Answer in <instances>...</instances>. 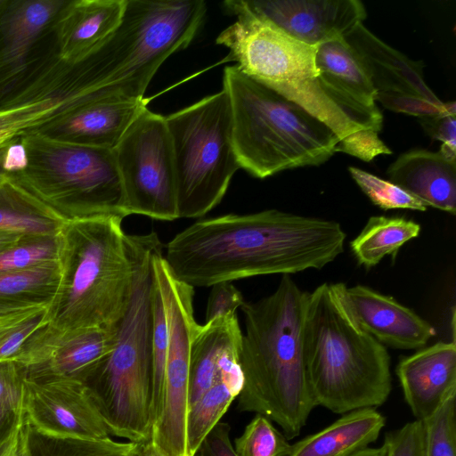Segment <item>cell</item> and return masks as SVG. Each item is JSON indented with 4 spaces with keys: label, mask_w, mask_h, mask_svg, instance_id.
Instances as JSON below:
<instances>
[{
    "label": "cell",
    "mask_w": 456,
    "mask_h": 456,
    "mask_svg": "<svg viewBox=\"0 0 456 456\" xmlns=\"http://www.w3.org/2000/svg\"><path fill=\"white\" fill-rule=\"evenodd\" d=\"M426 133L442 142L440 152L448 159L456 161V113L442 112L419 118Z\"/></svg>",
    "instance_id": "obj_37"
},
{
    "label": "cell",
    "mask_w": 456,
    "mask_h": 456,
    "mask_svg": "<svg viewBox=\"0 0 456 456\" xmlns=\"http://www.w3.org/2000/svg\"><path fill=\"white\" fill-rule=\"evenodd\" d=\"M166 118L177 184L178 218H200L220 203L240 168L228 95L220 92Z\"/></svg>",
    "instance_id": "obj_9"
},
{
    "label": "cell",
    "mask_w": 456,
    "mask_h": 456,
    "mask_svg": "<svg viewBox=\"0 0 456 456\" xmlns=\"http://www.w3.org/2000/svg\"><path fill=\"white\" fill-rule=\"evenodd\" d=\"M338 151L367 162L379 155L392 153V151L379 138V132L374 130H362L339 142L337 146Z\"/></svg>",
    "instance_id": "obj_38"
},
{
    "label": "cell",
    "mask_w": 456,
    "mask_h": 456,
    "mask_svg": "<svg viewBox=\"0 0 456 456\" xmlns=\"http://www.w3.org/2000/svg\"><path fill=\"white\" fill-rule=\"evenodd\" d=\"M420 230L419 224L403 216H373L351 240L350 248L358 264L370 268L384 256L395 254L404 243L416 238Z\"/></svg>",
    "instance_id": "obj_28"
},
{
    "label": "cell",
    "mask_w": 456,
    "mask_h": 456,
    "mask_svg": "<svg viewBox=\"0 0 456 456\" xmlns=\"http://www.w3.org/2000/svg\"><path fill=\"white\" fill-rule=\"evenodd\" d=\"M237 17L216 44L229 49L225 61L247 76L298 104L324 123L340 141L365 130L354 123L322 87L315 66L318 45L300 42L258 18L239 0L224 3Z\"/></svg>",
    "instance_id": "obj_7"
},
{
    "label": "cell",
    "mask_w": 456,
    "mask_h": 456,
    "mask_svg": "<svg viewBox=\"0 0 456 456\" xmlns=\"http://www.w3.org/2000/svg\"><path fill=\"white\" fill-rule=\"evenodd\" d=\"M308 296L290 275H282L272 294L240 307L245 333L239 361L244 382L238 409L274 421L288 440L299 435L316 407L302 345Z\"/></svg>",
    "instance_id": "obj_2"
},
{
    "label": "cell",
    "mask_w": 456,
    "mask_h": 456,
    "mask_svg": "<svg viewBox=\"0 0 456 456\" xmlns=\"http://www.w3.org/2000/svg\"><path fill=\"white\" fill-rule=\"evenodd\" d=\"M152 268V267H151ZM153 273V272H152ZM154 277L152 308V354H153V425L161 412L163 402L165 368L168 346V322L164 297ZM153 427V426H152Z\"/></svg>",
    "instance_id": "obj_30"
},
{
    "label": "cell",
    "mask_w": 456,
    "mask_h": 456,
    "mask_svg": "<svg viewBox=\"0 0 456 456\" xmlns=\"http://www.w3.org/2000/svg\"><path fill=\"white\" fill-rule=\"evenodd\" d=\"M25 370L15 361L0 362V402L20 400L24 396Z\"/></svg>",
    "instance_id": "obj_41"
},
{
    "label": "cell",
    "mask_w": 456,
    "mask_h": 456,
    "mask_svg": "<svg viewBox=\"0 0 456 456\" xmlns=\"http://www.w3.org/2000/svg\"><path fill=\"white\" fill-rule=\"evenodd\" d=\"M113 216L66 222L61 229V279L47 324L65 330L115 328L134 288L137 235Z\"/></svg>",
    "instance_id": "obj_4"
},
{
    "label": "cell",
    "mask_w": 456,
    "mask_h": 456,
    "mask_svg": "<svg viewBox=\"0 0 456 456\" xmlns=\"http://www.w3.org/2000/svg\"><path fill=\"white\" fill-rule=\"evenodd\" d=\"M28 163V154L21 140L9 144L3 158V169L7 174H16L24 171Z\"/></svg>",
    "instance_id": "obj_43"
},
{
    "label": "cell",
    "mask_w": 456,
    "mask_h": 456,
    "mask_svg": "<svg viewBox=\"0 0 456 456\" xmlns=\"http://www.w3.org/2000/svg\"><path fill=\"white\" fill-rule=\"evenodd\" d=\"M387 456H424L423 422L413 420L386 434Z\"/></svg>",
    "instance_id": "obj_36"
},
{
    "label": "cell",
    "mask_w": 456,
    "mask_h": 456,
    "mask_svg": "<svg viewBox=\"0 0 456 456\" xmlns=\"http://www.w3.org/2000/svg\"><path fill=\"white\" fill-rule=\"evenodd\" d=\"M346 297L360 326L385 346L422 348L436 334L414 311L369 287L346 288Z\"/></svg>",
    "instance_id": "obj_19"
},
{
    "label": "cell",
    "mask_w": 456,
    "mask_h": 456,
    "mask_svg": "<svg viewBox=\"0 0 456 456\" xmlns=\"http://www.w3.org/2000/svg\"><path fill=\"white\" fill-rule=\"evenodd\" d=\"M349 173L370 201L383 210L411 209L426 211L428 206L403 188L355 167Z\"/></svg>",
    "instance_id": "obj_33"
},
{
    "label": "cell",
    "mask_w": 456,
    "mask_h": 456,
    "mask_svg": "<svg viewBox=\"0 0 456 456\" xmlns=\"http://www.w3.org/2000/svg\"><path fill=\"white\" fill-rule=\"evenodd\" d=\"M232 141L240 168L264 179L284 170L319 166L337 152L338 136L298 104L244 74L224 69Z\"/></svg>",
    "instance_id": "obj_6"
},
{
    "label": "cell",
    "mask_w": 456,
    "mask_h": 456,
    "mask_svg": "<svg viewBox=\"0 0 456 456\" xmlns=\"http://www.w3.org/2000/svg\"><path fill=\"white\" fill-rule=\"evenodd\" d=\"M367 71L384 108L418 118L456 113L455 102H443L424 80L423 65L392 48L363 23L344 37Z\"/></svg>",
    "instance_id": "obj_12"
},
{
    "label": "cell",
    "mask_w": 456,
    "mask_h": 456,
    "mask_svg": "<svg viewBox=\"0 0 456 456\" xmlns=\"http://www.w3.org/2000/svg\"><path fill=\"white\" fill-rule=\"evenodd\" d=\"M235 397L219 380L189 407L186 419V449L194 456L200 445L220 421Z\"/></svg>",
    "instance_id": "obj_29"
},
{
    "label": "cell",
    "mask_w": 456,
    "mask_h": 456,
    "mask_svg": "<svg viewBox=\"0 0 456 456\" xmlns=\"http://www.w3.org/2000/svg\"><path fill=\"white\" fill-rule=\"evenodd\" d=\"M23 235L0 231V252L16 244Z\"/></svg>",
    "instance_id": "obj_45"
},
{
    "label": "cell",
    "mask_w": 456,
    "mask_h": 456,
    "mask_svg": "<svg viewBox=\"0 0 456 456\" xmlns=\"http://www.w3.org/2000/svg\"><path fill=\"white\" fill-rule=\"evenodd\" d=\"M389 181L422 200L456 214V161L440 151L413 150L400 155L387 168Z\"/></svg>",
    "instance_id": "obj_22"
},
{
    "label": "cell",
    "mask_w": 456,
    "mask_h": 456,
    "mask_svg": "<svg viewBox=\"0 0 456 456\" xmlns=\"http://www.w3.org/2000/svg\"><path fill=\"white\" fill-rule=\"evenodd\" d=\"M339 223L278 209L199 219L167 245L175 279L211 287L248 277L322 269L344 251Z\"/></svg>",
    "instance_id": "obj_1"
},
{
    "label": "cell",
    "mask_w": 456,
    "mask_h": 456,
    "mask_svg": "<svg viewBox=\"0 0 456 456\" xmlns=\"http://www.w3.org/2000/svg\"><path fill=\"white\" fill-rule=\"evenodd\" d=\"M67 0H0V89L20 75Z\"/></svg>",
    "instance_id": "obj_17"
},
{
    "label": "cell",
    "mask_w": 456,
    "mask_h": 456,
    "mask_svg": "<svg viewBox=\"0 0 456 456\" xmlns=\"http://www.w3.org/2000/svg\"><path fill=\"white\" fill-rule=\"evenodd\" d=\"M351 456H387V449L383 444L378 448L367 447Z\"/></svg>",
    "instance_id": "obj_46"
},
{
    "label": "cell",
    "mask_w": 456,
    "mask_h": 456,
    "mask_svg": "<svg viewBox=\"0 0 456 456\" xmlns=\"http://www.w3.org/2000/svg\"><path fill=\"white\" fill-rule=\"evenodd\" d=\"M28 163L10 179L65 222L127 216L113 150L33 134L21 139Z\"/></svg>",
    "instance_id": "obj_8"
},
{
    "label": "cell",
    "mask_w": 456,
    "mask_h": 456,
    "mask_svg": "<svg viewBox=\"0 0 456 456\" xmlns=\"http://www.w3.org/2000/svg\"><path fill=\"white\" fill-rule=\"evenodd\" d=\"M48 307L0 314V362L12 361L26 340L47 324Z\"/></svg>",
    "instance_id": "obj_34"
},
{
    "label": "cell",
    "mask_w": 456,
    "mask_h": 456,
    "mask_svg": "<svg viewBox=\"0 0 456 456\" xmlns=\"http://www.w3.org/2000/svg\"><path fill=\"white\" fill-rule=\"evenodd\" d=\"M346 288L324 282L309 292L302 331L314 403L338 414L380 406L392 389L387 347L360 326Z\"/></svg>",
    "instance_id": "obj_3"
},
{
    "label": "cell",
    "mask_w": 456,
    "mask_h": 456,
    "mask_svg": "<svg viewBox=\"0 0 456 456\" xmlns=\"http://www.w3.org/2000/svg\"><path fill=\"white\" fill-rule=\"evenodd\" d=\"M315 66L329 96L357 126L380 132L383 117L376 91L362 64L344 38L317 46Z\"/></svg>",
    "instance_id": "obj_16"
},
{
    "label": "cell",
    "mask_w": 456,
    "mask_h": 456,
    "mask_svg": "<svg viewBox=\"0 0 456 456\" xmlns=\"http://www.w3.org/2000/svg\"><path fill=\"white\" fill-rule=\"evenodd\" d=\"M5 149L0 150V186L4 184L8 179V174L3 169V158Z\"/></svg>",
    "instance_id": "obj_47"
},
{
    "label": "cell",
    "mask_w": 456,
    "mask_h": 456,
    "mask_svg": "<svg viewBox=\"0 0 456 456\" xmlns=\"http://www.w3.org/2000/svg\"><path fill=\"white\" fill-rule=\"evenodd\" d=\"M241 292L232 282H220L211 286L206 308V322L220 315L236 314L244 303Z\"/></svg>",
    "instance_id": "obj_39"
},
{
    "label": "cell",
    "mask_w": 456,
    "mask_h": 456,
    "mask_svg": "<svg viewBox=\"0 0 456 456\" xmlns=\"http://www.w3.org/2000/svg\"><path fill=\"white\" fill-rule=\"evenodd\" d=\"M148 100H114L79 109L37 135L62 142L113 150Z\"/></svg>",
    "instance_id": "obj_20"
},
{
    "label": "cell",
    "mask_w": 456,
    "mask_h": 456,
    "mask_svg": "<svg viewBox=\"0 0 456 456\" xmlns=\"http://www.w3.org/2000/svg\"><path fill=\"white\" fill-rule=\"evenodd\" d=\"M61 279L59 262L0 273V314L48 307Z\"/></svg>",
    "instance_id": "obj_25"
},
{
    "label": "cell",
    "mask_w": 456,
    "mask_h": 456,
    "mask_svg": "<svg viewBox=\"0 0 456 456\" xmlns=\"http://www.w3.org/2000/svg\"><path fill=\"white\" fill-rule=\"evenodd\" d=\"M24 420L23 399L0 402V456L11 448Z\"/></svg>",
    "instance_id": "obj_40"
},
{
    "label": "cell",
    "mask_w": 456,
    "mask_h": 456,
    "mask_svg": "<svg viewBox=\"0 0 456 456\" xmlns=\"http://www.w3.org/2000/svg\"><path fill=\"white\" fill-rule=\"evenodd\" d=\"M26 416L23 426L20 430L14 443L4 456H28L26 442Z\"/></svg>",
    "instance_id": "obj_44"
},
{
    "label": "cell",
    "mask_w": 456,
    "mask_h": 456,
    "mask_svg": "<svg viewBox=\"0 0 456 456\" xmlns=\"http://www.w3.org/2000/svg\"><path fill=\"white\" fill-rule=\"evenodd\" d=\"M395 373L415 419L424 421L456 395L455 341L437 342L403 357Z\"/></svg>",
    "instance_id": "obj_18"
},
{
    "label": "cell",
    "mask_w": 456,
    "mask_h": 456,
    "mask_svg": "<svg viewBox=\"0 0 456 456\" xmlns=\"http://www.w3.org/2000/svg\"><path fill=\"white\" fill-rule=\"evenodd\" d=\"M258 18L311 45L343 38L365 20L360 0H239Z\"/></svg>",
    "instance_id": "obj_15"
},
{
    "label": "cell",
    "mask_w": 456,
    "mask_h": 456,
    "mask_svg": "<svg viewBox=\"0 0 456 456\" xmlns=\"http://www.w3.org/2000/svg\"><path fill=\"white\" fill-rule=\"evenodd\" d=\"M231 427L219 421L205 437L194 456H238L230 439Z\"/></svg>",
    "instance_id": "obj_42"
},
{
    "label": "cell",
    "mask_w": 456,
    "mask_h": 456,
    "mask_svg": "<svg viewBox=\"0 0 456 456\" xmlns=\"http://www.w3.org/2000/svg\"><path fill=\"white\" fill-rule=\"evenodd\" d=\"M66 222L12 181L0 186V231L23 236H56Z\"/></svg>",
    "instance_id": "obj_26"
},
{
    "label": "cell",
    "mask_w": 456,
    "mask_h": 456,
    "mask_svg": "<svg viewBox=\"0 0 456 456\" xmlns=\"http://www.w3.org/2000/svg\"><path fill=\"white\" fill-rule=\"evenodd\" d=\"M242 333L236 314L199 324L191 346L189 407L219 381L221 359L241 344Z\"/></svg>",
    "instance_id": "obj_23"
},
{
    "label": "cell",
    "mask_w": 456,
    "mask_h": 456,
    "mask_svg": "<svg viewBox=\"0 0 456 456\" xmlns=\"http://www.w3.org/2000/svg\"><path fill=\"white\" fill-rule=\"evenodd\" d=\"M234 442L238 456H288L292 445L268 418L257 413Z\"/></svg>",
    "instance_id": "obj_31"
},
{
    "label": "cell",
    "mask_w": 456,
    "mask_h": 456,
    "mask_svg": "<svg viewBox=\"0 0 456 456\" xmlns=\"http://www.w3.org/2000/svg\"><path fill=\"white\" fill-rule=\"evenodd\" d=\"M113 153L127 215L177 219L176 175L166 118L145 107Z\"/></svg>",
    "instance_id": "obj_11"
},
{
    "label": "cell",
    "mask_w": 456,
    "mask_h": 456,
    "mask_svg": "<svg viewBox=\"0 0 456 456\" xmlns=\"http://www.w3.org/2000/svg\"><path fill=\"white\" fill-rule=\"evenodd\" d=\"M386 423L374 408L355 410L291 445L288 456H351L376 441Z\"/></svg>",
    "instance_id": "obj_24"
},
{
    "label": "cell",
    "mask_w": 456,
    "mask_h": 456,
    "mask_svg": "<svg viewBox=\"0 0 456 456\" xmlns=\"http://www.w3.org/2000/svg\"><path fill=\"white\" fill-rule=\"evenodd\" d=\"M56 236H23L16 244L0 252V273L28 269L58 261Z\"/></svg>",
    "instance_id": "obj_32"
},
{
    "label": "cell",
    "mask_w": 456,
    "mask_h": 456,
    "mask_svg": "<svg viewBox=\"0 0 456 456\" xmlns=\"http://www.w3.org/2000/svg\"><path fill=\"white\" fill-rule=\"evenodd\" d=\"M155 233L140 235L134 288L111 352L79 379L110 436L151 441L153 426V255Z\"/></svg>",
    "instance_id": "obj_5"
},
{
    "label": "cell",
    "mask_w": 456,
    "mask_h": 456,
    "mask_svg": "<svg viewBox=\"0 0 456 456\" xmlns=\"http://www.w3.org/2000/svg\"><path fill=\"white\" fill-rule=\"evenodd\" d=\"M23 406L28 422L60 437L106 439L110 434L82 383L74 379H25Z\"/></svg>",
    "instance_id": "obj_14"
},
{
    "label": "cell",
    "mask_w": 456,
    "mask_h": 456,
    "mask_svg": "<svg viewBox=\"0 0 456 456\" xmlns=\"http://www.w3.org/2000/svg\"><path fill=\"white\" fill-rule=\"evenodd\" d=\"M456 395L423 422L424 456H456Z\"/></svg>",
    "instance_id": "obj_35"
},
{
    "label": "cell",
    "mask_w": 456,
    "mask_h": 456,
    "mask_svg": "<svg viewBox=\"0 0 456 456\" xmlns=\"http://www.w3.org/2000/svg\"><path fill=\"white\" fill-rule=\"evenodd\" d=\"M151 267L166 304L168 346L162 408L152 427L151 444L156 456H188L190 356L191 341L199 327L193 311L194 288L174 277L161 252L153 256Z\"/></svg>",
    "instance_id": "obj_10"
},
{
    "label": "cell",
    "mask_w": 456,
    "mask_h": 456,
    "mask_svg": "<svg viewBox=\"0 0 456 456\" xmlns=\"http://www.w3.org/2000/svg\"><path fill=\"white\" fill-rule=\"evenodd\" d=\"M27 420V419H26ZM28 456H151V441L116 442L106 439L60 437L37 430L26 422Z\"/></svg>",
    "instance_id": "obj_27"
},
{
    "label": "cell",
    "mask_w": 456,
    "mask_h": 456,
    "mask_svg": "<svg viewBox=\"0 0 456 456\" xmlns=\"http://www.w3.org/2000/svg\"><path fill=\"white\" fill-rule=\"evenodd\" d=\"M126 0H67L53 25L58 53L76 61L103 42L119 25Z\"/></svg>",
    "instance_id": "obj_21"
},
{
    "label": "cell",
    "mask_w": 456,
    "mask_h": 456,
    "mask_svg": "<svg viewBox=\"0 0 456 456\" xmlns=\"http://www.w3.org/2000/svg\"><path fill=\"white\" fill-rule=\"evenodd\" d=\"M118 326L65 330L46 324L26 340L12 361L23 366L27 379L78 380L114 348Z\"/></svg>",
    "instance_id": "obj_13"
}]
</instances>
